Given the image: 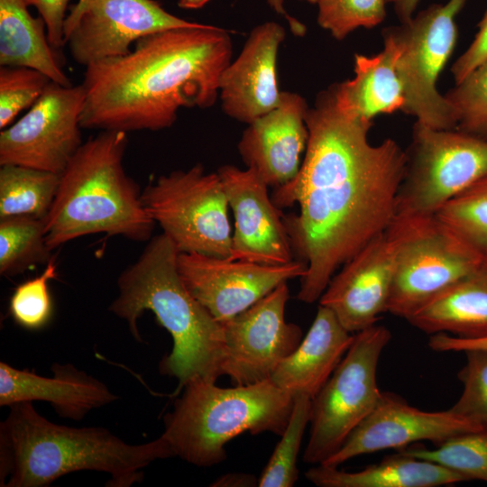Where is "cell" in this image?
<instances>
[{"label":"cell","instance_id":"cell-28","mask_svg":"<svg viewBox=\"0 0 487 487\" xmlns=\"http://www.w3.org/2000/svg\"><path fill=\"white\" fill-rule=\"evenodd\" d=\"M44 229V219L31 216L0 218L1 275L14 276L49 262L52 256Z\"/></svg>","mask_w":487,"mask_h":487},{"label":"cell","instance_id":"cell-2","mask_svg":"<svg viewBox=\"0 0 487 487\" xmlns=\"http://www.w3.org/2000/svg\"><path fill=\"white\" fill-rule=\"evenodd\" d=\"M231 57L228 32L213 25L143 37L128 54L86 67L81 127L125 133L169 128L180 108L216 103Z\"/></svg>","mask_w":487,"mask_h":487},{"label":"cell","instance_id":"cell-40","mask_svg":"<svg viewBox=\"0 0 487 487\" xmlns=\"http://www.w3.org/2000/svg\"><path fill=\"white\" fill-rule=\"evenodd\" d=\"M258 485V479L247 473H228L217 478L211 486L221 487H248Z\"/></svg>","mask_w":487,"mask_h":487},{"label":"cell","instance_id":"cell-9","mask_svg":"<svg viewBox=\"0 0 487 487\" xmlns=\"http://www.w3.org/2000/svg\"><path fill=\"white\" fill-rule=\"evenodd\" d=\"M142 203L179 253L229 258L232 234L228 200L217 172L198 163L152 179Z\"/></svg>","mask_w":487,"mask_h":487},{"label":"cell","instance_id":"cell-38","mask_svg":"<svg viewBox=\"0 0 487 487\" xmlns=\"http://www.w3.org/2000/svg\"><path fill=\"white\" fill-rule=\"evenodd\" d=\"M485 59H487V10L478 23V32L474 39L451 67L455 83L462 81Z\"/></svg>","mask_w":487,"mask_h":487},{"label":"cell","instance_id":"cell-41","mask_svg":"<svg viewBox=\"0 0 487 487\" xmlns=\"http://www.w3.org/2000/svg\"><path fill=\"white\" fill-rule=\"evenodd\" d=\"M393 5L400 23H407L412 17L420 0H386Z\"/></svg>","mask_w":487,"mask_h":487},{"label":"cell","instance_id":"cell-30","mask_svg":"<svg viewBox=\"0 0 487 487\" xmlns=\"http://www.w3.org/2000/svg\"><path fill=\"white\" fill-rule=\"evenodd\" d=\"M312 399L306 395L293 398V407L284 432L280 436L267 464L258 478L260 487H292L299 478L297 459L308 423Z\"/></svg>","mask_w":487,"mask_h":487},{"label":"cell","instance_id":"cell-12","mask_svg":"<svg viewBox=\"0 0 487 487\" xmlns=\"http://www.w3.org/2000/svg\"><path fill=\"white\" fill-rule=\"evenodd\" d=\"M83 86L53 81L28 112L0 132V166L19 165L61 174L83 144Z\"/></svg>","mask_w":487,"mask_h":487},{"label":"cell","instance_id":"cell-24","mask_svg":"<svg viewBox=\"0 0 487 487\" xmlns=\"http://www.w3.org/2000/svg\"><path fill=\"white\" fill-rule=\"evenodd\" d=\"M383 50L374 56L354 55V77L333 86L337 106L346 114L372 121L402 110L403 86L396 69L399 49L382 32Z\"/></svg>","mask_w":487,"mask_h":487},{"label":"cell","instance_id":"cell-16","mask_svg":"<svg viewBox=\"0 0 487 487\" xmlns=\"http://www.w3.org/2000/svg\"><path fill=\"white\" fill-rule=\"evenodd\" d=\"M217 173L234 216L229 259L263 265L294 261L284 213L269 197L268 185L249 168L224 165Z\"/></svg>","mask_w":487,"mask_h":487},{"label":"cell","instance_id":"cell-21","mask_svg":"<svg viewBox=\"0 0 487 487\" xmlns=\"http://www.w3.org/2000/svg\"><path fill=\"white\" fill-rule=\"evenodd\" d=\"M51 372V377H43L1 362L0 406L42 400L60 417L80 420L90 410L118 399L105 383L70 363H55Z\"/></svg>","mask_w":487,"mask_h":487},{"label":"cell","instance_id":"cell-46","mask_svg":"<svg viewBox=\"0 0 487 487\" xmlns=\"http://www.w3.org/2000/svg\"><path fill=\"white\" fill-rule=\"evenodd\" d=\"M485 256L487 257V254Z\"/></svg>","mask_w":487,"mask_h":487},{"label":"cell","instance_id":"cell-17","mask_svg":"<svg viewBox=\"0 0 487 487\" xmlns=\"http://www.w3.org/2000/svg\"><path fill=\"white\" fill-rule=\"evenodd\" d=\"M482 429L484 427L450 409L424 411L393 394L383 393L372 412L354 429L340 449L321 464L337 467L355 456L391 448L402 449L419 441L437 445Z\"/></svg>","mask_w":487,"mask_h":487},{"label":"cell","instance_id":"cell-7","mask_svg":"<svg viewBox=\"0 0 487 487\" xmlns=\"http://www.w3.org/2000/svg\"><path fill=\"white\" fill-rule=\"evenodd\" d=\"M391 339L390 330L377 324L354 334L345 356L312 400L306 464H323L377 407L383 395L377 367Z\"/></svg>","mask_w":487,"mask_h":487},{"label":"cell","instance_id":"cell-29","mask_svg":"<svg viewBox=\"0 0 487 487\" xmlns=\"http://www.w3.org/2000/svg\"><path fill=\"white\" fill-rule=\"evenodd\" d=\"M468 246L487 254V175L449 200L435 215Z\"/></svg>","mask_w":487,"mask_h":487},{"label":"cell","instance_id":"cell-19","mask_svg":"<svg viewBox=\"0 0 487 487\" xmlns=\"http://www.w3.org/2000/svg\"><path fill=\"white\" fill-rule=\"evenodd\" d=\"M308 109L300 95L283 91L278 106L243 133L238 143L242 160L268 187L278 188L298 174L308 140Z\"/></svg>","mask_w":487,"mask_h":487},{"label":"cell","instance_id":"cell-45","mask_svg":"<svg viewBox=\"0 0 487 487\" xmlns=\"http://www.w3.org/2000/svg\"><path fill=\"white\" fill-rule=\"evenodd\" d=\"M302 1H307V2H308V3H310V4H318V2H319L320 0H302Z\"/></svg>","mask_w":487,"mask_h":487},{"label":"cell","instance_id":"cell-25","mask_svg":"<svg viewBox=\"0 0 487 487\" xmlns=\"http://www.w3.org/2000/svg\"><path fill=\"white\" fill-rule=\"evenodd\" d=\"M305 477L320 487H437L468 481L441 464L400 451L358 472L317 464Z\"/></svg>","mask_w":487,"mask_h":487},{"label":"cell","instance_id":"cell-5","mask_svg":"<svg viewBox=\"0 0 487 487\" xmlns=\"http://www.w3.org/2000/svg\"><path fill=\"white\" fill-rule=\"evenodd\" d=\"M127 144V133L100 131L70 160L44 218L51 251L92 234L136 242L152 238L156 223L142 203L138 184L123 166Z\"/></svg>","mask_w":487,"mask_h":487},{"label":"cell","instance_id":"cell-20","mask_svg":"<svg viewBox=\"0 0 487 487\" xmlns=\"http://www.w3.org/2000/svg\"><path fill=\"white\" fill-rule=\"evenodd\" d=\"M284 38V28L274 22L253 29L239 56L220 78L222 108L228 116L250 124L278 106L281 91L276 62Z\"/></svg>","mask_w":487,"mask_h":487},{"label":"cell","instance_id":"cell-35","mask_svg":"<svg viewBox=\"0 0 487 487\" xmlns=\"http://www.w3.org/2000/svg\"><path fill=\"white\" fill-rule=\"evenodd\" d=\"M56 277L57 264L51 257L41 275L16 287L10 298L9 312L19 326L37 330L49 322L52 302L48 284Z\"/></svg>","mask_w":487,"mask_h":487},{"label":"cell","instance_id":"cell-1","mask_svg":"<svg viewBox=\"0 0 487 487\" xmlns=\"http://www.w3.org/2000/svg\"><path fill=\"white\" fill-rule=\"evenodd\" d=\"M308 140L298 174L275 188L289 243L307 265L298 299L319 300L335 272L396 217V200L407 153L387 138L369 140L372 121L350 115L336 104L333 87L309 108Z\"/></svg>","mask_w":487,"mask_h":487},{"label":"cell","instance_id":"cell-22","mask_svg":"<svg viewBox=\"0 0 487 487\" xmlns=\"http://www.w3.org/2000/svg\"><path fill=\"white\" fill-rule=\"evenodd\" d=\"M354 335L331 309L319 305L308 332L270 380L292 398L306 395L313 400L345 356Z\"/></svg>","mask_w":487,"mask_h":487},{"label":"cell","instance_id":"cell-14","mask_svg":"<svg viewBox=\"0 0 487 487\" xmlns=\"http://www.w3.org/2000/svg\"><path fill=\"white\" fill-rule=\"evenodd\" d=\"M178 270L189 292L222 323L247 309L281 283L302 278L307 265L299 260L283 265H263L179 253Z\"/></svg>","mask_w":487,"mask_h":487},{"label":"cell","instance_id":"cell-36","mask_svg":"<svg viewBox=\"0 0 487 487\" xmlns=\"http://www.w3.org/2000/svg\"><path fill=\"white\" fill-rule=\"evenodd\" d=\"M464 353L466 363L458 373L464 390L450 409L487 428V349Z\"/></svg>","mask_w":487,"mask_h":487},{"label":"cell","instance_id":"cell-8","mask_svg":"<svg viewBox=\"0 0 487 487\" xmlns=\"http://www.w3.org/2000/svg\"><path fill=\"white\" fill-rule=\"evenodd\" d=\"M395 270L387 312L407 319L484 259L436 216L395 217Z\"/></svg>","mask_w":487,"mask_h":487},{"label":"cell","instance_id":"cell-27","mask_svg":"<svg viewBox=\"0 0 487 487\" xmlns=\"http://www.w3.org/2000/svg\"><path fill=\"white\" fill-rule=\"evenodd\" d=\"M60 175L19 165L0 168V218L31 216L44 219L55 199Z\"/></svg>","mask_w":487,"mask_h":487},{"label":"cell","instance_id":"cell-34","mask_svg":"<svg viewBox=\"0 0 487 487\" xmlns=\"http://www.w3.org/2000/svg\"><path fill=\"white\" fill-rule=\"evenodd\" d=\"M386 0H320L318 24L341 41L359 27L372 28L385 19Z\"/></svg>","mask_w":487,"mask_h":487},{"label":"cell","instance_id":"cell-32","mask_svg":"<svg viewBox=\"0 0 487 487\" xmlns=\"http://www.w3.org/2000/svg\"><path fill=\"white\" fill-rule=\"evenodd\" d=\"M445 96L456 113V129L487 140V59Z\"/></svg>","mask_w":487,"mask_h":487},{"label":"cell","instance_id":"cell-39","mask_svg":"<svg viewBox=\"0 0 487 487\" xmlns=\"http://www.w3.org/2000/svg\"><path fill=\"white\" fill-rule=\"evenodd\" d=\"M428 345L436 352H465L473 349H487V337L470 339L446 333H436L431 335Z\"/></svg>","mask_w":487,"mask_h":487},{"label":"cell","instance_id":"cell-4","mask_svg":"<svg viewBox=\"0 0 487 487\" xmlns=\"http://www.w3.org/2000/svg\"><path fill=\"white\" fill-rule=\"evenodd\" d=\"M179 252L164 234L151 238L139 258L121 272L118 295L109 310L125 320L138 341V318L152 311L157 323L173 340V347L160 363L163 375L184 387L195 379L216 382L222 376L224 328L189 292L179 270Z\"/></svg>","mask_w":487,"mask_h":487},{"label":"cell","instance_id":"cell-15","mask_svg":"<svg viewBox=\"0 0 487 487\" xmlns=\"http://www.w3.org/2000/svg\"><path fill=\"white\" fill-rule=\"evenodd\" d=\"M200 24L168 13L154 0H90L65 43L73 60L86 68L128 54L143 37Z\"/></svg>","mask_w":487,"mask_h":487},{"label":"cell","instance_id":"cell-33","mask_svg":"<svg viewBox=\"0 0 487 487\" xmlns=\"http://www.w3.org/2000/svg\"><path fill=\"white\" fill-rule=\"evenodd\" d=\"M51 80L42 72L28 67L0 68V129L9 126L24 109L43 94Z\"/></svg>","mask_w":487,"mask_h":487},{"label":"cell","instance_id":"cell-23","mask_svg":"<svg viewBox=\"0 0 487 487\" xmlns=\"http://www.w3.org/2000/svg\"><path fill=\"white\" fill-rule=\"evenodd\" d=\"M406 320L428 335L446 333L462 338L487 337V257Z\"/></svg>","mask_w":487,"mask_h":487},{"label":"cell","instance_id":"cell-10","mask_svg":"<svg viewBox=\"0 0 487 487\" xmlns=\"http://www.w3.org/2000/svg\"><path fill=\"white\" fill-rule=\"evenodd\" d=\"M468 0L435 4L400 26L385 28L396 42V69L403 86L402 112L436 129L457 126L455 108L436 88L437 78L457 41L455 17Z\"/></svg>","mask_w":487,"mask_h":487},{"label":"cell","instance_id":"cell-44","mask_svg":"<svg viewBox=\"0 0 487 487\" xmlns=\"http://www.w3.org/2000/svg\"><path fill=\"white\" fill-rule=\"evenodd\" d=\"M210 0H179V6L185 9H198L204 6Z\"/></svg>","mask_w":487,"mask_h":487},{"label":"cell","instance_id":"cell-18","mask_svg":"<svg viewBox=\"0 0 487 487\" xmlns=\"http://www.w3.org/2000/svg\"><path fill=\"white\" fill-rule=\"evenodd\" d=\"M395 239L389 228L345 262L329 281L319 305L352 334L376 325L387 312L395 270Z\"/></svg>","mask_w":487,"mask_h":487},{"label":"cell","instance_id":"cell-43","mask_svg":"<svg viewBox=\"0 0 487 487\" xmlns=\"http://www.w3.org/2000/svg\"><path fill=\"white\" fill-rule=\"evenodd\" d=\"M90 0H79V2L74 6V8L71 10L70 14L66 19L65 22V38L69 33V32L74 27L76 22L78 21V17L86 8V6L88 5Z\"/></svg>","mask_w":487,"mask_h":487},{"label":"cell","instance_id":"cell-42","mask_svg":"<svg viewBox=\"0 0 487 487\" xmlns=\"http://www.w3.org/2000/svg\"><path fill=\"white\" fill-rule=\"evenodd\" d=\"M270 5L280 14L286 16L287 21L290 26L291 31L299 36L303 35L306 32V28L303 24L298 22L296 19L290 17L284 6L283 0H268Z\"/></svg>","mask_w":487,"mask_h":487},{"label":"cell","instance_id":"cell-11","mask_svg":"<svg viewBox=\"0 0 487 487\" xmlns=\"http://www.w3.org/2000/svg\"><path fill=\"white\" fill-rule=\"evenodd\" d=\"M406 153L396 217L435 216L487 175V140L457 129H436L416 121Z\"/></svg>","mask_w":487,"mask_h":487},{"label":"cell","instance_id":"cell-26","mask_svg":"<svg viewBox=\"0 0 487 487\" xmlns=\"http://www.w3.org/2000/svg\"><path fill=\"white\" fill-rule=\"evenodd\" d=\"M45 27L44 20L32 17L23 0H0V65L35 69L55 83L72 86Z\"/></svg>","mask_w":487,"mask_h":487},{"label":"cell","instance_id":"cell-3","mask_svg":"<svg viewBox=\"0 0 487 487\" xmlns=\"http://www.w3.org/2000/svg\"><path fill=\"white\" fill-rule=\"evenodd\" d=\"M174 456L162 436L131 445L101 427H70L52 423L31 401L10 406L0 424V485L44 487L78 471L110 474L109 486L140 482L142 469Z\"/></svg>","mask_w":487,"mask_h":487},{"label":"cell","instance_id":"cell-31","mask_svg":"<svg viewBox=\"0 0 487 487\" xmlns=\"http://www.w3.org/2000/svg\"><path fill=\"white\" fill-rule=\"evenodd\" d=\"M400 452L441 464L468 481L487 482V428L451 437L433 449L402 448Z\"/></svg>","mask_w":487,"mask_h":487},{"label":"cell","instance_id":"cell-37","mask_svg":"<svg viewBox=\"0 0 487 487\" xmlns=\"http://www.w3.org/2000/svg\"><path fill=\"white\" fill-rule=\"evenodd\" d=\"M27 5L36 7L46 24L50 44L56 50L65 43V17L69 0H23Z\"/></svg>","mask_w":487,"mask_h":487},{"label":"cell","instance_id":"cell-13","mask_svg":"<svg viewBox=\"0 0 487 487\" xmlns=\"http://www.w3.org/2000/svg\"><path fill=\"white\" fill-rule=\"evenodd\" d=\"M289 297L287 282L281 283L247 309L222 322V374L236 385L270 380L277 366L302 341L301 328L285 320Z\"/></svg>","mask_w":487,"mask_h":487},{"label":"cell","instance_id":"cell-6","mask_svg":"<svg viewBox=\"0 0 487 487\" xmlns=\"http://www.w3.org/2000/svg\"><path fill=\"white\" fill-rule=\"evenodd\" d=\"M293 398L271 380L221 388L195 379L184 386L173 409L164 417L161 436L174 456L200 467L226 458L225 446L250 432L280 436L288 424Z\"/></svg>","mask_w":487,"mask_h":487}]
</instances>
